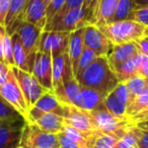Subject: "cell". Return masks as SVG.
<instances>
[{
  "label": "cell",
  "mask_w": 148,
  "mask_h": 148,
  "mask_svg": "<svg viewBox=\"0 0 148 148\" xmlns=\"http://www.w3.org/2000/svg\"><path fill=\"white\" fill-rule=\"evenodd\" d=\"M0 62H4V54H3V45L1 35H0Z\"/></svg>",
  "instance_id": "obj_47"
},
{
  "label": "cell",
  "mask_w": 148,
  "mask_h": 148,
  "mask_svg": "<svg viewBox=\"0 0 148 148\" xmlns=\"http://www.w3.org/2000/svg\"><path fill=\"white\" fill-rule=\"evenodd\" d=\"M25 21L45 29L47 25V4L43 0H29L25 13Z\"/></svg>",
  "instance_id": "obj_18"
},
{
  "label": "cell",
  "mask_w": 148,
  "mask_h": 148,
  "mask_svg": "<svg viewBox=\"0 0 148 148\" xmlns=\"http://www.w3.org/2000/svg\"><path fill=\"white\" fill-rule=\"evenodd\" d=\"M11 70H12L13 75L25 95L29 110L36 105V103L41 99L42 95L50 91L38 81V79L34 76L33 73L21 70L15 66H12Z\"/></svg>",
  "instance_id": "obj_5"
},
{
  "label": "cell",
  "mask_w": 148,
  "mask_h": 148,
  "mask_svg": "<svg viewBox=\"0 0 148 148\" xmlns=\"http://www.w3.org/2000/svg\"><path fill=\"white\" fill-rule=\"evenodd\" d=\"M148 108V88L136 97H132L126 108V115L131 121V118Z\"/></svg>",
  "instance_id": "obj_25"
},
{
  "label": "cell",
  "mask_w": 148,
  "mask_h": 148,
  "mask_svg": "<svg viewBox=\"0 0 148 148\" xmlns=\"http://www.w3.org/2000/svg\"><path fill=\"white\" fill-rule=\"evenodd\" d=\"M128 21H134L143 25L144 27H148V8H140L133 10Z\"/></svg>",
  "instance_id": "obj_36"
},
{
  "label": "cell",
  "mask_w": 148,
  "mask_h": 148,
  "mask_svg": "<svg viewBox=\"0 0 148 148\" xmlns=\"http://www.w3.org/2000/svg\"><path fill=\"white\" fill-rule=\"evenodd\" d=\"M112 92H113L114 95L118 97V99H119L123 105H125L126 108H127L128 103H129L130 101L132 99V95H131V92H130L129 88H128L127 84H126L125 82H120Z\"/></svg>",
  "instance_id": "obj_33"
},
{
  "label": "cell",
  "mask_w": 148,
  "mask_h": 148,
  "mask_svg": "<svg viewBox=\"0 0 148 148\" xmlns=\"http://www.w3.org/2000/svg\"><path fill=\"white\" fill-rule=\"evenodd\" d=\"M90 18L87 10L84 7L73 9L68 11L67 13L60 17L58 21L51 25H47L44 31L47 32H66V33H73L78 29L90 25Z\"/></svg>",
  "instance_id": "obj_4"
},
{
  "label": "cell",
  "mask_w": 148,
  "mask_h": 148,
  "mask_svg": "<svg viewBox=\"0 0 148 148\" xmlns=\"http://www.w3.org/2000/svg\"><path fill=\"white\" fill-rule=\"evenodd\" d=\"M83 43L85 48L91 50L99 57H107L114 47V44L93 25L84 27Z\"/></svg>",
  "instance_id": "obj_11"
},
{
  "label": "cell",
  "mask_w": 148,
  "mask_h": 148,
  "mask_svg": "<svg viewBox=\"0 0 148 148\" xmlns=\"http://www.w3.org/2000/svg\"><path fill=\"white\" fill-rule=\"evenodd\" d=\"M145 27L143 25L134 21H121L109 23L99 29L114 45H120L135 42L136 40L142 38L144 36Z\"/></svg>",
  "instance_id": "obj_2"
},
{
  "label": "cell",
  "mask_w": 148,
  "mask_h": 148,
  "mask_svg": "<svg viewBox=\"0 0 148 148\" xmlns=\"http://www.w3.org/2000/svg\"><path fill=\"white\" fill-rule=\"evenodd\" d=\"M11 40H12L13 46V61H14V66L21 70L32 73L33 72L34 64H35V59L31 58L27 55L23 44H21V39H19L18 35L16 33L11 36Z\"/></svg>",
  "instance_id": "obj_20"
},
{
  "label": "cell",
  "mask_w": 148,
  "mask_h": 148,
  "mask_svg": "<svg viewBox=\"0 0 148 148\" xmlns=\"http://www.w3.org/2000/svg\"><path fill=\"white\" fill-rule=\"evenodd\" d=\"M0 35L2 38V45H3V54H4V63L6 65L14 66V61H13V46L11 36L6 32L4 27L0 25Z\"/></svg>",
  "instance_id": "obj_28"
},
{
  "label": "cell",
  "mask_w": 148,
  "mask_h": 148,
  "mask_svg": "<svg viewBox=\"0 0 148 148\" xmlns=\"http://www.w3.org/2000/svg\"><path fill=\"white\" fill-rule=\"evenodd\" d=\"M137 54H139V51L135 42H130V43L120 44V45H114L112 51L107 56V59L110 67L112 68V70H114Z\"/></svg>",
  "instance_id": "obj_17"
},
{
  "label": "cell",
  "mask_w": 148,
  "mask_h": 148,
  "mask_svg": "<svg viewBox=\"0 0 148 148\" xmlns=\"http://www.w3.org/2000/svg\"><path fill=\"white\" fill-rule=\"evenodd\" d=\"M19 117H23V116L2 95H0V120L15 119V118H19Z\"/></svg>",
  "instance_id": "obj_32"
},
{
  "label": "cell",
  "mask_w": 148,
  "mask_h": 148,
  "mask_svg": "<svg viewBox=\"0 0 148 148\" xmlns=\"http://www.w3.org/2000/svg\"><path fill=\"white\" fill-rule=\"evenodd\" d=\"M10 0H0V25L4 27L5 18L9 9Z\"/></svg>",
  "instance_id": "obj_39"
},
{
  "label": "cell",
  "mask_w": 148,
  "mask_h": 148,
  "mask_svg": "<svg viewBox=\"0 0 148 148\" xmlns=\"http://www.w3.org/2000/svg\"><path fill=\"white\" fill-rule=\"evenodd\" d=\"M58 139H59L60 148H82L76 142L73 141L71 138H69L67 135H65L63 132L58 134Z\"/></svg>",
  "instance_id": "obj_37"
},
{
  "label": "cell",
  "mask_w": 148,
  "mask_h": 148,
  "mask_svg": "<svg viewBox=\"0 0 148 148\" xmlns=\"http://www.w3.org/2000/svg\"><path fill=\"white\" fill-rule=\"evenodd\" d=\"M63 105L65 125L70 126L78 131L85 132V133L99 132L93 125L89 112L83 111V110L78 109L75 106L69 105V103H63Z\"/></svg>",
  "instance_id": "obj_10"
},
{
  "label": "cell",
  "mask_w": 148,
  "mask_h": 148,
  "mask_svg": "<svg viewBox=\"0 0 148 148\" xmlns=\"http://www.w3.org/2000/svg\"><path fill=\"white\" fill-rule=\"evenodd\" d=\"M45 113H54L64 117V105L58 99L53 91H48L34 106Z\"/></svg>",
  "instance_id": "obj_23"
},
{
  "label": "cell",
  "mask_w": 148,
  "mask_h": 148,
  "mask_svg": "<svg viewBox=\"0 0 148 148\" xmlns=\"http://www.w3.org/2000/svg\"><path fill=\"white\" fill-rule=\"evenodd\" d=\"M146 82H147V87H148V78L146 79Z\"/></svg>",
  "instance_id": "obj_50"
},
{
  "label": "cell",
  "mask_w": 148,
  "mask_h": 148,
  "mask_svg": "<svg viewBox=\"0 0 148 148\" xmlns=\"http://www.w3.org/2000/svg\"><path fill=\"white\" fill-rule=\"evenodd\" d=\"M80 86L92 88L108 95L119 84L116 74L110 67L107 57H97L92 64L76 78Z\"/></svg>",
  "instance_id": "obj_1"
},
{
  "label": "cell",
  "mask_w": 148,
  "mask_h": 148,
  "mask_svg": "<svg viewBox=\"0 0 148 148\" xmlns=\"http://www.w3.org/2000/svg\"><path fill=\"white\" fill-rule=\"evenodd\" d=\"M32 73L45 88L53 91V61L51 55L38 52Z\"/></svg>",
  "instance_id": "obj_13"
},
{
  "label": "cell",
  "mask_w": 148,
  "mask_h": 148,
  "mask_svg": "<svg viewBox=\"0 0 148 148\" xmlns=\"http://www.w3.org/2000/svg\"><path fill=\"white\" fill-rule=\"evenodd\" d=\"M119 0H99L93 14L92 25L97 27L110 23L115 13Z\"/></svg>",
  "instance_id": "obj_21"
},
{
  "label": "cell",
  "mask_w": 148,
  "mask_h": 148,
  "mask_svg": "<svg viewBox=\"0 0 148 148\" xmlns=\"http://www.w3.org/2000/svg\"><path fill=\"white\" fill-rule=\"evenodd\" d=\"M103 107L111 114L118 118H128L126 115V106L118 99L113 92L109 93L103 101ZM129 119V118H128Z\"/></svg>",
  "instance_id": "obj_27"
},
{
  "label": "cell",
  "mask_w": 148,
  "mask_h": 148,
  "mask_svg": "<svg viewBox=\"0 0 148 148\" xmlns=\"http://www.w3.org/2000/svg\"><path fill=\"white\" fill-rule=\"evenodd\" d=\"M70 33L66 32L43 31L40 41L39 52L51 55L52 57L68 52Z\"/></svg>",
  "instance_id": "obj_9"
},
{
  "label": "cell",
  "mask_w": 148,
  "mask_h": 148,
  "mask_svg": "<svg viewBox=\"0 0 148 148\" xmlns=\"http://www.w3.org/2000/svg\"><path fill=\"white\" fill-rule=\"evenodd\" d=\"M128 88H129L130 92H131L132 97H136V95H140L143 92L145 89H147V82H146V78L140 76V75H136V76L130 78L128 81H126Z\"/></svg>",
  "instance_id": "obj_30"
},
{
  "label": "cell",
  "mask_w": 148,
  "mask_h": 148,
  "mask_svg": "<svg viewBox=\"0 0 148 148\" xmlns=\"http://www.w3.org/2000/svg\"><path fill=\"white\" fill-rule=\"evenodd\" d=\"M95 129L101 133H119L132 125L128 118H118L111 114L105 107L89 112Z\"/></svg>",
  "instance_id": "obj_6"
},
{
  "label": "cell",
  "mask_w": 148,
  "mask_h": 148,
  "mask_svg": "<svg viewBox=\"0 0 148 148\" xmlns=\"http://www.w3.org/2000/svg\"><path fill=\"white\" fill-rule=\"evenodd\" d=\"M83 34H84V29L70 33L69 43H68V56H69V60L75 78H76L79 59H80V56L84 49Z\"/></svg>",
  "instance_id": "obj_19"
},
{
  "label": "cell",
  "mask_w": 148,
  "mask_h": 148,
  "mask_svg": "<svg viewBox=\"0 0 148 148\" xmlns=\"http://www.w3.org/2000/svg\"><path fill=\"white\" fill-rule=\"evenodd\" d=\"M27 122L23 117L0 120V148H19Z\"/></svg>",
  "instance_id": "obj_7"
},
{
  "label": "cell",
  "mask_w": 148,
  "mask_h": 148,
  "mask_svg": "<svg viewBox=\"0 0 148 148\" xmlns=\"http://www.w3.org/2000/svg\"><path fill=\"white\" fill-rule=\"evenodd\" d=\"M106 97L107 95L92 88L80 86V90L75 97L72 105L83 111L91 112L103 107Z\"/></svg>",
  "instance_id": "obj_15"
},
{
  "label": "cell",
  "mask_w": 148,
  "mask_h": 148,
  "mask_svg": "<svg viewBox=\"0 0 148 148\" xmlns=\"http://www.w3.org/2000/svg\"><path fill=\"white\" fill-rule=\"evenodd\" d=\"M146 120H148V108L144 110V111L140 112V113L137 114L136 116H134L133 118H131V122L134 125L137 123H140V122L146 121Z\"/></svg>",
  "instance_id": "obj_44"
},
{
  "label": "cell",
  "mask_w": 148,
  "mask_h": 148,
  "mask_svg": "<svg viewBox=\"0 0 148 148\" xmlns=\"http://www.w3.org/2000/svg\"><path fill=\"white\" fill-rule=\"evenodd\" d=\"M43 1H44V2H45L46 3V4H49V3H50V1H51V0H43Z\"/></svg>",
  "instance_id": "obj_49"
},
{
  "label": "cell",
  "mask_w": 148,
  "mask_h": 148,
  "mask_svg": "<svg viewBox=\"0 0 148 148\" xmlns=\"http://www.w3.org/2000/svg\"><path fill=\"white\" fill-rule=\"evenodd\" d=\"M42 33L43 29L27 21H23L16 32L25 52L29 57L34 59H36V55L39 52Z\"/></svg>",
  "instance_id": "obj_14"
},
{
  "label": "cell",
  "mask_w": 148,
  "mask_h": 148,
  "mask_svg": "<svg viewBox=\"0 0 148 148\" xmlns=\"http://www.w3.org/2000/svg\"><path fill=\"white\" fill-rule=\"evenodd\" d=\"M99 0H85L83 7L87 10L89 15V18H90V23L92 25V19H93V14H95V10L97 8V5Z\"/></svg>",
  "instance_id": "obj_41"
},
{
  "label": "cell",
  "mask_w": 148,
  "mask_h": 148,
  "mask_svg": "<svg viewBox=\"0 0 148 148\" xmlns=\"http://www.w3.org/2000/svg\"><path fill=\"white\" fill-rule=\"evenodd\" d=\"M11 71V67L4 63L0 62V88L4 85L9 77V73Z\"/></svg>",
  "instance_id": "obj_38"
},
{
  "label": "cell",
  "mask_w": 148,
  "mask_h": 148,
  "mask_svg": "<svg viewBox=\"0 0 148 148\" xmlns=\"http://www.w3.org/2000/svg\"><path fill=\"white\" fill-rule=\"evenodd\" d=\"M141 129L138 128L136 125L128 126L125 129L124 133L119 138L115 148H135L137 147L138 140L140 137Z\"/></svg>",
  "instance_id": "obj_24"
},
{
  "label": "cell",
  "mask_w": 148,
  "mask_h": 148,
  "mask_svg": "<svg viewBox=\"0 0 148 148\" xmlns=\"http://www.w3.org/2000/svg\"><path fill=\"white\" fill-rule=\"evenodd\" d=\"M84 1H85V0H66V2H65V4H64L63 8H62L61 10H60L59 12L55 15V17L52 19L51 23H48L47 25L55 23L56 21H58L60 17H62L64 14H65V13H67L68 11L73 10V9H76V8H79V7H82L83 4H84ZM47 25H46V27H47Z\"/></svg>",
  "instance_id": "obj_34"
},
{
  "label": "cell",
  "mask_w": 148,
  "mask_h": 148,
  "mask_svg": "<svg viewBox=\"0 0 148 148\" xmlns=\"http://www.w3.org/2000/svg\"><path fill=\"white\" fill-rule=\"evenodd\" d=\"M0 95H2L23 117L27 119V113H29V107L25 101V95L13 75L12 70L9 73V77L7 81L0 88Z\"/></svg>",
  "instance_id": "obj_12"
},
{
  "label": "cell",
  "mask_w": 148,
  "mask_h": 148,
  "mask_svg": "<svg viewBox=\"0 0 148 148\" xmlns=\"http://www.w3.org/2000/svg\"><path fill=\"white\" fill-rule=\"evenodd\" d=\"M27 121L38 126L43 131L56 135L62 133L65 128L64 117L54 113H45L35 107H32L29 110Z\"/></svg>",
  "instance_id": "obj_8"
},
{
  "label": "cell",
  "mask_w": 148,
  "mask_h": 148,
  "mask_svg": "<svg viewBox=\"0 0 148 148\" xmlns=\"http://www.w3.org/2000/svg\"><path fill=\"white\" fill-rule=\"evenodd\" d=\"M137 148H148V130H142L137 143Z\"/></svg>",
  "instance_id": "obj_43"
},
{
  "label": "cell",
  "mask_w": 148,
  "mask_h": 148,
  "mask_svg": "<svg viewBox=\"0 0 148 148\" xmlns=\"http://www.w3.org/2000/svg\"><path fill=\"white\" fill-rule=\"evenodd\" d=\"M19 148H60L58 135L43 131L27 122L23 131Z\"/></svg>",
  "instance_id": "obj_3"
},
{
  "label": "cell",
  "mask_w": 148,
  "mask_h": 148,
  "mask_svg": "<svg viewBox=\"0 0 148 148\" xmlns=\"http://www.w3.org/2000/svg\"><path fill=\"white\" fill-rule=\"evenodd\" d=\"M135 44L140 53L148 56V36H143L140 39L136 40Z\"/></svg>",
  "instance_id": "obj_40"
},
{
  "label": "cell",
  "mask_w": 148,
  "mask_h": 148,
  "mask_svg": "<svg viewBox=\"0 0 148 148\" xmlns=\"http://www.w3.org/2000/svg\"><path fill=\"white\" fill-rule=\"evenodd\" d=\"M144 36H148V27H145V32H144Z\"/></svg>",
  "instance_id": "obj_48"
},
{
  "label": "cell",
  "mask_w": 148,
  "mask_h": 148,
  "mask_svg": "<svg viewBox=\"0 0 148 148\" xmlns=\"http://www.w3.org/2000/svg\"><path fill=\"white\" fill-rule=\"evenodd\" d=\"M140 66H141V56L139 53L127 62L120 65L119 67L115 68L113 71L116 74L119 82H126L132 77L139 75Z\"/></svg>",
  "instance_id": "obj_22"
},
{
  "label": "cell",
  "mask_w": 148,
  "mask_h": 148,
  "mask_svg": "<svg viewBox=\"0 0 148 148\" xmlns=\"http://www.w3.org/2000/svg\"><path fill=\"white\" fill-rule=\"evenodd\" d=\"M99 56H97V54L93 53L91 50L87 49V48L84 47L83 49V52L80 56V59H79V62H78V68H77V73H76V78L81 75L91 64L95 62V60Z\"/></svg>",
  "instance_id": "obj_31"
},
{
  "label": "cell",
  "mask_w": 148,
  "mask_h": 148,
  "mask_svg": "<svg viewBox=\"0 0 148 148\" xmlns=\"http://www.w3.org/2000/svg\"><path fill=\"white\" fill-rule=\"evenodd\" d=\"M29 0H10L9 9L5 18L4 27L10 36L15 34L25 21V13Z\"/></svg>",
  "instance_id": "obj_16"
},
{
  "label": "cell",
  "mask_w": 148,
  "mask_h": 148,
  "mask_svg": "<svg viewBox=\"0 0 148 148\" xmlns=\"http://www.w3.org/2000/svg\"><path fill=\"white\" fill-rule=\"evenodd\" d=\"M135 148H137V147H135Z\"/></svg>",
  "instance_id": "obj_51"
},
{
  "label": "cell",
  "mask_w": 148,
  "mask_h": 148,
  "mask_svg": "<svg viewBox=\"0 0 148 148\" xmlns=\"http://www.w3.org/2000/svg\"><path fill=\"white\" fill-rule=\"evenodd\" d=\"M135 125L142 130H148V120L143 121V122H140V123H137V124H135Z\"/></svg>",
  "instance_id": "obj_46"
},
{
  "label": "cell",
  "mask_w": 148,
  "mask_h": 148,
  "mask_svg": "<svg viewBox=\"0 0 148 148\" xmlns=\"http://www.w3.org/2000/svg\"><path fill=\"white\" fill-rule=\"evenodd\" d=\"M136 5V9L140 8H148V0H134Z\"/></svg>",
  "instance_id": "obj_45"
},
{
  "label": "cell",
  "mask_w": 148,
  "mask_h": 148,
  "mask_svg": "<svg viewBox=\"0 0 148 148\" xmlns=\"http://www.w3.org/2000/svg\"><path fill=\"white\" fill-rule=\"evenodd\" d=\"M66 0H51L47 5V25L51 23L55 15L63 8Z\"/></svg>",
  "instance_id": "obj_35"
},
{
  "label": "cell",
  "mask_w": 148,
  "mask_h": 148,
  "mask_svg": "<svg viewBox=\"0 0 148 148\" xmlns=\"http://www.w3.org/2000/svg\"><path fill=\"white\" fill-rule=\"evenodd\" d=\"M136 9V5L134 3V0H119V3L117 5V8L115 13L112 16L110 23L121 21H128L132 11Z\"/></svg>",
  "instance_id": "obj_26"
},
{
  "label": "cell",
  "mask_w": 148,
  "mask_h": 148,
  "mask_svg": "<svg viewBox=\"0 0 148 148\" xmlns=\"http://www.w3.org/2000/svg\"><path fill=\"white\" fill-rule=\"evenodd\" d=\"M140 56H141V66H140L139 75L147 79L148 78V56L144 55L142 53H140Z\"/></svg>",
  "instance_id": "obj_42"
},
{
  "label": "cell",
  "mask_w": 148,
  "mask_h": 148,
  "mask_svg": "<svg viewBox=\"0 0 148 148\" xmlns=\"http://www.w3.org/2000/svg\"><path fill=\"white\" fill-rule=\"evenodd\" d=\"M124 131L119 133H101V132L95 139L93 148H115L118 140L124 133Z\"/></svg>",
  "instance_id": "obj_29"
}]
</instances>
